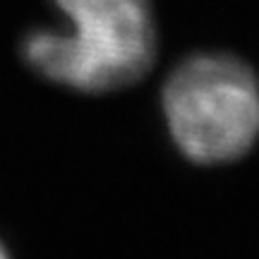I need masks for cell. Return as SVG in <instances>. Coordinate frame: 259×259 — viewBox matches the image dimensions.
Wrapping results in <instances>:
<instances>
[{"label": "cell", "instance_id": "1", "mask_svg": "<svg viewBox=\"0 0 259 259\" xmlns=\"http://www.w3.org/2000/svg\"><path fill=\"white\" fill-rule=\"evenodd\" d=\"M65 31H31L22 53L41 77L101 94L130 87L156 58V24L149 0H56Z\"/></svg>", "mask_w": 259, "mask_h": 259}, {"label": "cell", "instance_id": "2", "mask_svg": "<svg viewBox=\"0 0 259 259\" xmlns=\"http://www.w3.org/2000/svg\"><path fill=\"white\" fill-rule=\"evenodd\" d=\"M163 113L178 149L197 163H228L259 137V82L223 53L180 63L163 87Z\"/></svg>", "mask_w": 259, "mask_h": 259}, {"label": "cell", "instance_id": "3", "mask_svg": "<svg viewBox=\"0 0 259 259\" xmlns=\"http://www.w3.org/2000/svg\"><path fill=\"white\" fill-rule=\"evenodd\" d=\"M0 259H10V257H8V252L3 250V245H0Z\"/></svg>", "mask_w": 259, "mask_h": 259}]
</instances>
